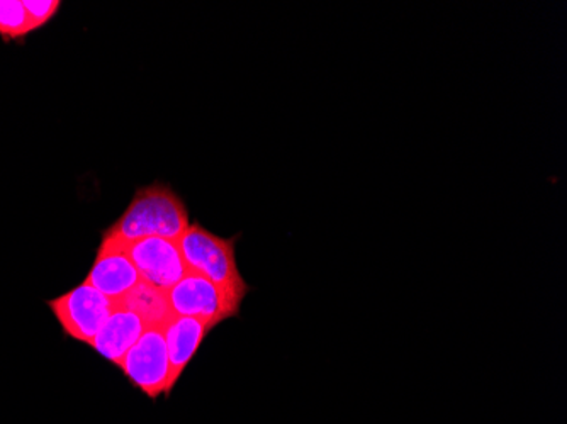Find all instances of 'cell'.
Instances as JSON below:
<instances>
[{"label":"cell","mask_w":567,"mask_h":424,"mask_svg":"<svg viewBox=\"0 0 567 424\" xmlns=\"http://www.w3.org/2000/svg\"><path fill=\"white\" fill-rule=\"evenodd\" d=\"M22 6L28 12L31 30L34 33L59 14L62 2L60 0H22Z\"/></svg>","instance_id":"12"},{"label":"cell","mask_w":567,"mask_h":424,"mask_svg":"<svg viewBox=\"0 0 567 424\" xmlns=\"http://www.w3.org/2000/svg\"><path fill=\"white\" fill-rule=\"evenodd\" d=\"M212 333L203 321L187 318V316H174L165 327V343H167L168 375L167 397L174 391L177 382L186 372L187 365L193 362L196 353L199 352L204 338Z\"/></svg>","instance_id":"9"},{"label":"cell","mask_w":567,"mask_h":424,"mask_svg":"<svg viewBox=\"0 0 567 424\" xmlns=\"http://www.w3.org/2000/svg\"><path fill=\"white\" fill-rule=\"evenodd\" d=\"M85 282L113 301L121 302L124 296L130 294L142 282V277L132 258L127 257L124 241L102 238L97 257Z\"/></svg>","instance_id":"7"},{"label":"cell","mask_w":567,"mask_h":424,"mask_svg":"<svg viewBox=\"0 0 567 424\" xmlns=\"http://www.w3.org/2000/svg\"><path fill=\"white\" fill-rule=\"evenodd\" d=\"M47 306L65 337L89 344L113 314L117 302L84 282L59 298L50 299Z\"/></svg>","instance_id":"3"},{"label":"cell","mask_w":567,"mask_h":424,"mask_svg":"<svg viewBox=\"0 0 567 424\" xmlns=\"http://www.w3.org/2000/svg\"><path fill=\"white\" fill-rule=\"evenodd\" d=\"M126 254L132 258L143 282L155 287L164 294L189 273L175 241L145 238L126 244Z\"/></svg>","instance_id":"6"},{"label":"cell","mask_w":567,"mask_h":424,"mask_svg":"<svg viewBox=\"0 0 567 424\" xmlns=\"http://www.w3.org/2000/svg\"><path fill=\"white\" fill-rule=\"evenodd\" d=\"M148 324L132 309L117 302L113 314L107 318L94 340L89 343L102 359L120 366L133 344L142 338Z\"/></svg>","instance_id":"8"},{"label":"cell","mask_w":567,"mask_h":424,"mask_svg":"<svg viewBox=\"0 0 567 424\" xmlns=\"http://www.w3.org/2000/svg\"><path fill=\"white\" fill-rule=\"evenodd\" d=\"M167 299L174 316L203 321L212 331L223 321L237 318L241 308L218 286L193 272L168 290Z\"/></svg>","instance_id":"5"},{"label":"cell","mask_w":567,"mask_h":424,"mask_svg":"<svg viewBox=\"0 0 567 424\" xmlns=\"http://www.w3.org/2000/svg\"><path fill=\"white\" fill-rule=\"evenodd\" d=\"M186 204L165 184H152L136 190L132 204L102 238H116L124 244L164 238L177 244L189 229Z\"/></svg>","instance_id":"1"},{"label":"cell","mask_w":567,"mask_h":424,"mask_svg":"<svg viewBox=\"0 0 567 424\" xmlns=\"http://www.w3.org/2000/svg\"><path fill=\"white\" fill-rule=\"evenodd\" d=\"M121 304L132 309L150 327H162L167 324L174 318L171 306H168L167 294L148 286L146 282H140L130 294L124 296Z\"/></svg>","instance_id":"10"},{"label":"cell","mask_w":567,"mask_h":424,"mask_svg":"<svg viewBox=\"0 0 567 424\" xmlns=\"http://www.w3.org/2000/svg\"><path fill=\"white\" fill-rule=\"evenodd\" d=\"M237 240L238 236L223 238L193 223L177 245L189 272L208 279L241 306L250 287L238 269L235 251Z\"/></svg>","instance_id":"2"},{"label":"cell","mask_w":567,"mask_h":424,"mask_svg":"<svg viewBox=\"0 0 567 424\" xmlns=\"http://www.w3.org/2000/svg\"><path fill=\"white\" fill-rule=\"evenodd\" d=\"M33 34L22 0H0V38L4 43L24 44Z\"/></svg>","instance_id":"11"},{"label":"cell","mask_w":567,"mask_h":424,"mask_svg":"<svg viewBox=\"0 0 567 424\" xmlns=\"http://www.w3.org/2000/svg\"><path fill=\"white\" fill-rule=\"evenodd\" d=\"M165 327L146 328L132 350L126 353L120 369L133 387L142 391L150 400L167 397L168 365L167 343H165Z\"/></svg>","instance_id":"4"}]
</instances>
